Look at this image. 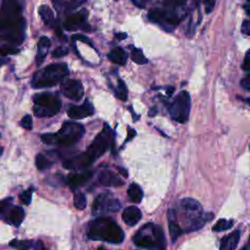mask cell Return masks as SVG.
<instances>
[{"label":"cell","instance_id":"6da1fadb","mask_svg":"<svg viewBox=\"0 0 250 250\" xmlns=\"http://www.w3.org/2000/svg\"><path fill=\"white\" fill-rule=\"evenodd\" d=\"M26 20L22 17V6L16 1H4L0 9V35L14 45L24 41Z\"/></svg>","mask_w":250,"mask_h":250},{"label":"cell","instance_id":"7a4b0ae2","mask_svg":"<svg viewBox=\"0 0 250 250\" xmlns=\"http://www.w3.org/2000/svg\"><path fill=\"white\" fill-rule=\"evenodd\" d=\"M112 142L113 132L109 125L105 124L103 130L96 136L85 152L67 158L64 161L63 166L68 170L84 169L95 162L110 149Z\"/></svg>","mask_w":250,"mask_h":250},{"label":"cell","instance_id":"3957f363","mask_svg":"<svg viewBox=\"0 0 250 250\" xmlns=\"http://www.w3.org/2000/svg\"><path fill=\"white\" fill-rule=\"evenodd\" d=\"M87 235L93 240H102L109 243L118 244L124 239L122 229L111 218L102 217L90 222Z\"/></svg>","mask_w":250,"mask_h":250},{"label":"cell","instance_id":"277c9868","mask_svg":"<svg viewBox=\"0 0 250 250\" xmlns=\"http://www.w3.org/2000/svg\"><path fill=\"white\" fill-rule=\"evenodd\" d=\"M134 243L148 250H166L165 234L160 226L152 223L144 225L134 235Z\"/></svg>","mask_w":250,"mask_h":250},{"label":"cell","instance_id":"5b68a950","mask_svg":"<svg viewBox=\"0 0 250 250\" xmlns=\"http://www.w3.org/2000/svg\"><path fill=\"white\" fill-rule=\"evenodd\" d=\"M85 128L82 124L75 122H65L57 133L41 135V141L46 145H58L63 147L72 146L84 135Z\"/></svg>","mask_w":250,"mask_h":250},{"label":"cell","instance_id":"8992f818","mask_svg":"<svg viewBox=\"0 0 250 250\" xmlns=\"http://www.w3.org/2000/svg\"><path fill=\"white\" fill-rule=\"evenodd\" d=\"M67 74L68 68L66 64H52L34 74L32 85L33 88L52 87L62 82Z\"/></svg>","mask_w":250,"mask_h":250},{"label":"cell","instance_id":"52a82bcc","mask_svg":"<svg viewBox=\"0 0 250 250\" xmlns=\"http://www.w3.org/2000/svg\"><path fill=\"white\" fill-rule=\"evenodd\" d=\"M33 113L37 117H52L62 107L61 100L53 93H39L33 97Z\"/></svg>","mask_w":250,"mask_h":250},{"label":"cell","instance_id":"ba28073f","mask_svg":"<svg viewBox=\"0 0 250 250\" xmlns=\"http://www.w3.org/2000/svg\"><path fill=\"white\" fill-rule=\"evenodd\" d=\"M148 18L150 22L161 26L164 30L171 32L182 21L183 17L179 15L174 9L153 8L148 13Z\"/></svg>","mask_w":250,"mask_h":250},{"label":"cell","instance_id":"9c48e42d","mask_svg":"<svg viewBox=\"0 0 250 250\" xmlns=\"http://www.w3.org/2000/svg\"><path fill=\"white\" fill-rule=\"evenodd\" d=\"M191 109V97L188 91L180 92L169 107V114L178 123H186L189 120Z\"/></svg>","mask_w":250,"mask_h":250},{"label":"cell","instance_id":"30bf717a","mask_svg":"<svg viewBox=\"0 0 250 250\" xmlns=\"http://www.w3.org/2000/svg\"><path fill=\"white\" fill-rule=\"evenodd\" d=\"M121 208V203L118 200L112 198L109 194L99 195L93 202L92 211L94 215L117 212Z\"/></svg>","mask_w":250,"mask_h":250},{"label":"cell","instance_id":"8fae6325","mask_svg":"<svg viewBox=\"0 0 250 250\" xmlns=\"http://www.w3.org/2000/svg\"><path fill=\"white\" fill-rule=\"evenodd\" d=\"M61 91L63 95L72 101H80L84 94L82 83L76 79H67L62 83Z\"/></svg>","mask_w":250,"mask_h":250},{"label":"cell","instance_id":"7c38bea8","mask_svg":"<svg viewBox=\"0 0 250 250\" xmlns=\"http://www.w3.org/2000/svg\"><path fill=\"white\" fill-rule=\"evenodd\" d=\"M180 205H181V208L184 212L185 218L187 219V221H189L188 225L197 221L198 219H200L203 215L201 205L200 204V202L198 200H196L194 199H191V198L183 199L180 201Z\"/></svg>","mask_w":250,"mask_h":250},{"label":"cell","instance_id":"4fadbf2b","mask_svg":"<svg viewBox=\"0 0 250 250\" xmlns=\"http://www.w3.org/2000/svg\"><path fill=\"white\" fill-rule=\"evenodd\" d=\"M88 17V12L85 9H82L67 18L64 23V28L67 31H76V30H83L89 32L91 29L86 24V20Z\"/></svg>","mask_w":250,"mask_h":250},{"label":"cell","instance_id":"5bb4252c","mask_svg":"<svg viewBox=\"0 0 250 250\" xmlns=\"http://www.w3.org/2000/svg\"><path fill=\"white\" fill-rule=\"evenodd\" d=\"M95 113L93 105L87 100L81 106H73L67 110V116L73 119H82L93 116Z\"/></svg>","mask_w":250,"mask_h":250},{"label":"cell","instance_id":"9a60e30c","mask_svg":"<svg viewBox=\"0 0 250 250\" xmlns=\"http://www.w3.org/2000/svg\"><path fill=\"white\" fill-rule=\"evenodd\" d=\"M98 181L105 187H120L123 186V181L113 171L105 170L99 174Z\"/></svg>","mask_w":250,"mask_h":250},{"label":"cell","instance_id":"2e32d148","mask_svg":"<svg viewBox=\"0 0 250 250\" xmlns=\"http://www.w3.org/2000/svg\"><path fill=\"white\" fill-rule=\"evenodd\" d=\"M142 219V212L136 206H128L122 212V220L129 227H133Z\"/></svg>","mask_w":250,"mask_h":250},{"label":"cell","instance_id":"e0dca14e","mask_svg":"<svg viewBox=\"0 0 250 250\" xmlns=\"http://www.w3.org/2000/svg\"><path fill=\"white\" fill-rule=\"evenodd\" d=\"M93 176V173L92 171H84V172H81V173H74V174H71L67 177V185L72 188V189H75V188H78L82 185L86 184Z\"/></svg>","mask_w":250,"mask_h":250},{"label":"cell","instance_id":"ac0fdd59","mask_svg":"<svg viewBox=\"0 0 250 250\" xmlns=\"http://www.w3.org/2000/svg\"><path fill=\"white\" fill-rule=\"evenodd\" d=\"M240 238V231H234L221 239L220 250H234Z\"/></svg>","mask_w":250,"mask_h":250},{"label":"cell","instance_id":"d6986e66","mask_svg":"<svg viewBox=\"0 0 250 250\" xmlns=\"http://www.w3.org/2000/svg\"><path fill=\"white\" fill-rule=\"evenodd\" d=\"M25 219V210L21 206H14L10 209L7 215L8 223L14 225L15 227H19Z\"/></svg>","mask_w":250,"mask_h":250},{"label":"cell","instance_id":"ffe728a7","mask_svg":"<svg viewBox=\"0 0 250 250\" xmlns=\"http://www.w3.org/2000/svg\"><path fill=\"white\" fill-rule=\"evenodd\" d=\"M37 46H38L37 47V55H36L35 61L37 63V65L39 66L42 64V62L44 61V59L48 53V50L51 46V41L47 36H42L39 39Z\"/></svg>","mask_w":250,"mask_h":250},{"label":"cell","instance_id":"44dd1931","mask_svg":"<svg viewBox=\"0 0 250 250\" xmlns=\"http://www.w3.org/2000/svg\"><path fill=\"white\" fill-rule=\"evenodd\" d=\"M108 58L110 59V61H112L113 63L117 64L119 66H124L126 64V62H127V54L120 47H117V48L113 49L109 53Z\"/></svg>","mask_w":250,"mask_h":250},{"label":"cell","instance_id":"7402d4cb","mask_svg":"<svg viewBox=\"0 0 250 250\" xmlns=\"http://www.w3.org/2000/svg\"><path fill=\"white\" fill-rule=\"evenodd\" d=\"M127 195L130 201H132L133 203H140L144 198V192L142 188L135 183L129 186L127 190Z\"/></svg>","mask_w":250,"mask_h":250},{"label":"cell","instance_id":"603a6c76","mask_svg":"<svg viewBox=\"0 0 250 250\" xmlns=\"http://www.w3.org/2000/svg\"><path fill=\"white\" fill-rule=\"evenodd\" d=\"M38 13L41 17V20L43 23L48 27H53L55 24V18L54 13L51 10V8L47 5H41L38 9Z\"/></svg>","mask_w":250,"mask_h":250},{"label":"cell","instance_id":"cb8c5ba5","mask_svg":"<svg viewBox=\"0 0 250 250\" xmlns=\"http://www.w3.org/2000/svg\"><path fill=\"white\" fill-rule=\"evenodd\" d=\"M83 3H84V1H73V0H70V1H54L53 2L56 9L59 12H64V13L73 10L74 8L82 5Z\"/></svg>","mask_w":250,"mask_h":250},{"label":"cell","instance_id":"d4e9b609","mask_svg":"<svg viewBox=\"0 0 250 250\" xmlns=\"http://www.w3.org/2000/svg\"><path fill=\"white\" fill-rule=\"evenodd\" d=\"M35 164H36V167L38 170L44 171V170L51 168L54 162L49 157H47L45 154L39 153V154H37V156L35 158Z\"/></svg>","mask_w":250,"mask_h":250},{"label":"cell","instance_id":"484cf974","mask_svg":"<svg viewBox=\"0 0 250 250\" xmlns=\"http://www.w3.org/2000/svg\"><path fill=\"white\" fill-rule=\"evenodd\" d=\"M175 216H173V218L169 217V233H170V236L173 242H175L177 240V238L182 234V229L180 228V226L175 222L174 220Z\"/></svg>","mask_w":250,"mask_h":250},{"label":"cell","instance_id":"4316f807","mask_svg":"<svg viewBox=\"0 0 250 250\" xmlns=\"http://www.w3.org/2000/svg\"><path fill=\"white\" fill-rule=\"evenodd\" d=\"M116 96L123 102H126L127 99H128L127 87H126V84L122 79H118L117 87V90H116Z\"/></svg>","mask_w":250,"mask_h":250},{"label":"cell","instance_id":"83f0119b","mask_svg":"<svg viewBox=\"0 0 250 250\" xmlns=\"http://www.w3.org/2000/svg\"><path fill=\"white\" fill-rule=\"evenodd\" d=\"M9 245L12 248H15L17 250H31V248L33 246V243L32 240H18L14 239L10 241Z\"/></svg>","mask_w":250,"mask_h":250},{"label":"cell","instance_id":"f1b7e54d","mask_svg":"<svg viewBox=\"0 0 250 250\" xmlns=\"http://www.w3.org/2000/svg\"><path fill=\"white\" fill-rule=\"evenodd\" d=\"M131 59L138 65H145L148 63V59L145 57L143 51L138 48H133L131 52Z\"/></svg>","mask_w":250,"mask_h":250},{"label":"cell","instance_id":"f546056e","mask_svg":"<svg viewBox=\"0 0 250 250\" xmlns=\"http://www.w3.org/2000/svg\"><path fill=\"white\" fill-rule=\"evenodd\" d=\"M233 225V220H227V219H220L212 228L214 232H223L230 230Z\"/></svg>","mask_w":250,"mask_h":250},{"label":"cell","instance_id":"4dcf8cb0","mask_svg":"<svg viewBox=\"0 0 250 250\" xmlns=\"http://www.w3.org/2000/svg\"><path fill=\"white\" fill-rule=\"evenodd\" d=\"M86 205H87V200L84 194L76 193L74 195V206L79 210H83L86 207Z\"/></svg>","mask_w":250,"mask_h":250},{"label":"cell","instance_id":"1f68e13d","mask_svg":"<svg viewBox=\"0 0 250 250\" xmlns=\"http://www.w3.org/2000/svg\"><path fill=\"white\" fill-rule=\"evenodd\" d=\"M12 202H13V198H7L0 201V218H1V216L4 213L7 212V210L12 205Z\"/></svg>","mask_w":250,"mask_h":250},{"label":"cell","instance_id":"d6a6232c","mask_svg":"<svg viewBox=\"0 0 250 250\" xmlns=\"http://www.w3.org/2000/svg\"><path fill=\"white\" fill-rule=\"evenodd\" d=\"M33 189H29V190L25 191L24 193H22V194L20 195L19 199H20V200H21L24 204L29 205V204L31 203L32 198H33Z\"/></svg>","mask_w":250,"mask_h":250},{"label":"cell","instance_id":"836d02e7","mask_svg":"<svg viewBox=\"0 0 250 250\" xmlns=\"http://www.w3.org/2000/svg\"><path fill=\"white\" fill-rule=\"evenodd\" d=\"M19 53V49L12 46H0V56L14 55Z\"/></svg>","mask_w":250,"mask_h":250},{"label":"cell","instance_id":"e575fe53","mask_svg":"<svg viewBox=\"0 0 250 250\" xmlns=\"http://www.w3.org/2000/svg\"><path fill=\"white\" fill-rule=\"evenodd\" d=\"M68 53V49L67 47H63V46H60L58 48H56L53 52H52V56L54 58H61V57H64L66 55H67Z\"/></svg>","mask_w":250,"mask_h":250},{"label":"cell","instance_id":"d590c367","mask_svg":"<svg viewBox=\"0 0 250 250\" xmlns=\"http://www.w3.org/2000/svg\"><path fill=\"white\" fill-rule=\"evenodd\" d=\"M21 125L27 130H32L33 129V118H32V117L31 116L24 117L21 120Z\"/></svg>","mask_w":250,"mask_h":250},{"label":"cell","instance_id":"8d00e7d4","mask_svg":"<svg viewBox=\"0 0 250 250\" xmlns=\"http://www.w3.org/2000/svg\"><path fill=\"white\" fill-rule=\"evenodd\" d=\"M240 86L242 88H244L246 91H249V89H250V77H249V75H247L246 77L241 79Z\"/></svg>","mask_w":250,"mask_h":250},{"label":"cell","instance_id":"74e56055","mask_svg":"<svg viewBox=\"0 0 250 250\" xmlns=\"http://www.w3.org/2000/svg\"><path fill=\"white\" fill-rule=\"evenodd\" d=\"M241 33L245 35L250 34V23L248 20H244L241 26Z\"/></svg>","mask_w":250,"mask_h":250},{"label":"cell","instance_id":"f35d334b","mask_svg":"<svg viewBox=\"0 0 250 250\" xmlns=\"http://www.w3.org/2000/svg\"><path fill=\"white\" fill-rule=\"evenodd\" d=\"M72 39H74V40H79V41H82V42H84V43H87V44L92 45L91 42H90V40H89V38H88L87 36H85V35H82V34H74V35L72 36Z\"/></svg>","mask_w":250,"mask_h":250},{"label":"cell","instance_id":"ab89813d","mask_svg":"<svg viewBox=\"0 0 250 250\" xmlns=\"http://www.w3.org/2000/svg\"><path fill=\"white\" fill-rule=\"evenodd\" d=\"M216 2L215 1H204V5H205V12L207 14L211 13L214 9V6H215Z\"/></svg>","mask_w":250,"mask_h":250},{"label":"cell","instance_id":"60d3db41","mask_svg":"<svg viewBox=\"0 0 250 250\" xmlns=\"http://www.w3.org/2000/svg\"><path fill=\"white\" fill-rule=\"evenodd\" d=\"M195 32H196V26H195V24L193 23V20L191 19V20H190V24H189V29H188L187 35H188L189 37H193L194 34H195Z\"/></svg>","mask_w":250,"mask_h":250},{"label":"cell","instance_id":"b9f144b4","mask_svg":"<svg viewBox=\"0 0 250 250\" xmlns=\"http://www.w3.org/2000/svg\"><path fill=\"white\" fill-rule=\"evenodd\" d=\"M242 69H244L245 71H248L249 70V51L246 52V55L244 57V61H243V64L241 66Z\"/></svg>","mask_w":250,"mask_h":250},{"label":"cell","instance_id":"7bdbcfd3","mask_svg":"<svg viewBox=\"0 0 250 250\" xmlns=\"http://www.w3.org/2000/svg\"><path fill=\"white\" fill-rule=\"evenodd\" d=\"M133 4L138 6L139 8H145L146 7V1H137V0H133Z\"/></svg>","mask_w":250,"mask_h":250},{"label":"cell","instance_id":"ee69618b","mask_svg":"<svg viewBox=\"0 0 250 250\" xmlns=\"http://www.w3.org/2000/svg\"><path fill=\"white\" fill-rule=\"evenodd\" d=\"M115 36H116L118 40H123V39H125V38L127 37V34H126L125 33H117Z\"/></svg>","mask_w":250,"mask_h":250},{"label":"cell","instance_id":"f6af8a7d","mask_svg":"<svg viewBox=\"0 0 250 250\" xmlns=\"http://www.w3.org/2000/svg\"><path fill=\"white\" fill-rule=\"evenodd\" d=\"M134 136H135V130H134V129H131V128H128V137H127V139L125 140V142L129 141V139L132 138V137H134Z\"/></svg>","mask_w":250,"mask_h":250},{"label":"cell","instance_id":"bcb514c9","mask_svg":"<svg viewBox=\"0 0 250 250\" xmlns=\"http://www.w3.org/2000/svg\"><path fill=\"white\" fill-rule=\"evenodd\" d=\"M117 170L119 171V173H120L123 177H125V178L128 177V173H127V170H126V169H124V168H122V167H117Z\"/></svg>","mask_w":250,"mask_h":250},{"label":"cell","instance_id":"7dc6e473","mask_svg":"<svg viewBox=\"0 0 250 250\" xmlns=\"http://www.w3.org/2000/svg\"><path fill=\"white\" fill-rule=\"evenodd\" d=\"M156 114H157V110H156L155 107H152V108L150 110V112H149V116H150V117H153Z\"/></svg>","mask_w":250,"mask_h":250},{"label":"cell","instance_id":"c3c4849f","mask_svg":"<svg viewBox=\"0 0 250 250\" xmlns=\"http://www.w3.org/2000/svg\"><path fill=\"white\" fill-rule=\"evenodd\" d=\"M243 8H244V10H245L246 14H247V15H249V14H250V13H249V3H246V4L244 5V7H243Z\"/></svg>","mask_w":250,"mask_h":250},{"label":"cell","instance_id":"681fc988","mask_svg":"<svg viewBox=\"0 0 250 250\" xmlns=\"http://www.w3.org/2000/svg\"><path fill=\"white\" fill-rule=\"evenodd\" d=\"M240 250H250V245H249V242H246V244L240 249Z\"/></svg>","mask_w":250,"mask_h":250},{"label":"cell","instance_id":"f907efd6","mask_svg":"<svg viewBox=\"0 0 250 250\" xmlns=\"http://www.w3.org/2000/svg\"><path fill=\"white\" fill-rule=\"evenodd\" d=\"M6 62H8V60H5V59H0V66H2L4 64H6Z\"/></svg>","mask_w":250,"mask_h":250},{"label":"cell","instance_id":"816d5d0a","mask_svg":"<svg viewBox=\"0 0 250 250\" xmlns=\"http://www.w3.org/2000/svg\"><path fill=\"white\" fill-rule=\"evenodd\" d=\"M36 250H46V249H44V248H43V245L40 244V246H38V247L36 248Z\"/></svg>","mask_w":250,"mask_h":250},{"label":"cell","instance_id":"f5cc1de1","mask_svg":"<svg viewBox=\"0 0 250 250\" xmlns=\"http://www.w3.org/2000/svg\"><path fill=\"white\" fill-rule=\"evenodd\" d=\"M2 151H3L2 148H0V155H1V154H2Z\"/></svg>","mask_w":250,"mask_h":250},{"label":"cell","instance_id":"db71d44e","mask_svg":"<svg viewBox=\"0 0 250 250\" xmlns=\"http://www.w3.org/2000/svg\"><path fill=\"white\" fill-rule=\"evenodd\" d=\"M98 250H106V249H105V248H103V247H100Z\"/></svg>","mask_w":250,"mask_h":250}]
</instances>
